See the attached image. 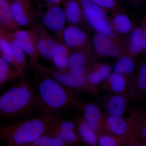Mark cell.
I'll list each match as a JSON object with an SVG mask.
<instances>
[{"mask_svg": "<svg viewBox=\"0 0 146 146\" xmlns=\"http://www.w3.org/2000/svg\"><path fill=\"white\" fill-rule=\"evenodd\" d=\"M60 119L53 115L43 114L38 117L0 125V141L10 146H26L47 133Z\"/></svg>", "mask_w": 146, "mask_h": 146, "instance_id": "cell-1", "label": "cell"}, {"mask_svg": "<svg viewBox=\"0 0 146 146\" xmlns=\"http://www.w3.org/2000/svg\"><path fill=\"white\" fill-rule=\"evenodd\" d=\"M39 109L37 93L25 78L20 80L0 96V116L13 119L28 115Z\"/></svg>", "mask_w": 146, "mask_h": 146, "instance_id": "cell-2", "label": "cell"}, {"mask_svg": "<svg viewBox=\"0 0 146 146\" xmlns=\"http://www.w3.org/2000/svg\"><path fill=\"white\" fill-rule=\"evenodd\" d=\"M37 86L39 108L43 114L53 115L72 106H78L74 93L51 78L42 76Z\"/></svg>", "mask_w": 146, "mask_h": 146, "instance_id": "cell-3", "label": "cell"}, {"mask_svg": "<svg viewBox=\"0 0 146 146\" xmlns=\"http://www.w3.org/2000/svg\"><path fill=\"white\" fill-rule=\"evenodd\" d=\"M36 72L42 76L51 78L74 93L83 92L89 94H96V86L91 85L86 76L74 74L68 70L62 71L52 67H46L38 63L33 66Z\"/></svg>", "mask_w": 146, "mask_h": 146, "instance_id": "cell-4", "label": "cell"}, {"mask_svg": "<svg viewBox=\"0 0 146 146\" xmlns=\"http://www.w3.org/2000/svg\"><path fill=\"white\" fill-rule=\"evenodd\" d=\"M137 123V117L134 111L129 117L104 115L102 134L108 133L127 136L138 140L136 134Z\"/></svg>", "mask_w": 146, "mask_h": 146, "instance_id": "cell-5", "label": "cell"}, {"mask_svg": "<svg viewBox=\"0 0 146 146\" xmlns=\"http://www.w3.org/2000/svg\"><path fill=\"white\" fill-rule=\"evenodd\" d=\"M33 27L37 33L36 48L39 54L46 59L51 60L55 54L64 48L65 46L50 36L43 25L35 23Z\"/></svg>", "mask_w": 146, "mask_h": 146, "instance_id": "cell-6", "label": "cell"}, {"mask_svg": "<svg viewBox=\"0 0 146 146\" xmlns=\"http://www.w3.org/2000/svg\"><path fill=\"white\" fill-rule=\"evenodd\" d=\"M14 41L30 58L33 66L39 63V54L36 48L37 33L34 29L30 30L18 29L11 32Z\"/></svg>", "mask_w": 146, "mask_h": 146, "instance_id": "cell-7", "label": "cell"}, {"mask_svg": "<svg viewBox=\"0 0 146 146\" xmlns=\"http://www.w3.org/2000/svg\"><path fill=\"white\" fill-rule=\"evenodd\" d=\"M13 19L19 27H33L35 10L31 0H9Z\"/></svg>", "mask_w": 146, "mask_h": 146, "instance_id": "cell-8", "label": "cell"}, {"mask_svg": "<svg viewBox=\"0 0 146 146\" xmlns=\"http://www.w3.org/2000/svg\"><path fill=\"white\" fill-rule=\"evenodd\" d=\"M66 21L64 10L58 5L50 6L42 17L45 28L59 34L63 31Z\"/></svg>", "mask_w": 146, "mask_h": 146, "instance_id": "cell-9", "label": "cell"}, {"mask_svg": "<svg viewBox=\"0 0 146 146\" xmlns=\"http://www.w3.org/2000/svg\"><path fill=\"white\" fill-rule=\"evenodd\" d=\"M84 119L96 134L98 138L102 134L104 115L99 107L93 103L85 104L82 108Z\"/></svg>", "mask_w": 146, "mask_h": 146, "instance_id": "cell-10", "label": "cell"}, {"mask_svg": "<svg viewBox=\"0 0 146 146\" xmlns=\"http://www.w3.org/2000/svg\"><path fill=\"white\" fill-rule=\"evenodd\" d=\"M128 96L113 94L104 99V106L109 116L123 117L127 108Z\"/></svg>", "mask_w": 146, "mask_h": 146, "instance_id": "cell-11", "label": "cell"}, {"mask_svg": "<svg viewBox=\"0 0 146 146\" xmlns=\"http://www.w3.org/2000/svg\"><path fill=\"white\" fill-rule=\"evenodd\" d=\"M100 84L102 88L105 91L113 94H121L128 96L127 92V80L120 74L115 72L110 74Z\"/></svg>", "mask_w": 146, "mask_h": 146, "instance_id": "cell-12", "label": "cell"}, {"mask_svg": "<svg viewBox=\"0 0 146 146\" xmlns=\"http://www.w3.org/2000/svg\"><path fill=\"white\" fill-rule=\"evenodd\" d=\"M93 42L95 49L100 55L116 57L120 54L119 49L108 36L100 33L94 36Z\"/></svg>", "mask_w": 146, "mask_h": 146, "instance_id": "cell-13", "label": "cell"}, {"mask_svg": "<svg viewBox=\"0 0 146 146\" xmlns=\"http://www.w3.org/2000/svg\"><path fill=\"white\" fill-rule=\"evenodd\" d=\"M19 28L13 19L9 0H0V28L13 32Z\"/></svg>", "mask_w": 146, "mask_h": 146, "instance_id": "cell-14", "label": "cell"}, {"mask_svg": "<svg viewBox=\"0 0 146 146\" xmlns=\"http://www.w3.org/2000/svg\"><path fill=\"white\" fill-rule=\"evenodd\" d=\"M4 32L12 50L13 58V68L21 72L24 73L27 65L25 53L14 41L11 35V32L4 30Z\"/></svg>", "mask_w": 146, "mask_h": 146, "instance_id": "cell-15", "label": "cell"}, {"mask_svg": "<svg viewBox=\"0 0 146 146\" xmlns=\"http://www.w3.org/2000/svg\"><path fill=\"white\" fill-rule=\"evenodd\" d=\"M98 142L101 146H136L140 145L137 139L127 136H117L104 133L99 137Z\"/></svg>", "mask_w": 146, "mask_h": 146, "instance_id": "cell-16", "label": "cell"}, {"mask_svg": "<svg viewBox=\"0 0 146 146\" xmlns=\"http://www.w3.org/2000/svg\"><path fill=\"white\" fill-rule=\"evenodd\" d=\"M63 41L68 46L76 48L85 42L86 35L85 33L77 27L70 26L62 31Z\"/></svg>", "mask_w": 146, "mask_h": 146, "instance_id": "cell-17", "label": "cell"}, {"mask_svg": "<svg viewBox=\"0 0 146 146\" xmlns=\"http://www.w3.org/2000/svg\"><path fill=\"white\" fill-rule=\"evenodd\" d=\"M75 123L80 139L90 145H96L98 138L84 118L80 117L77 118Z\"/></svg>", "mask_w": 146, "mask_h": 146, "instance_id": "cell-18", "label": "cell"}, {"mask_svg": "<svg viewBox=\"0 0 146 146\" xmlns=\"http://www.w3.org/2000/svg\"><path fill=\"white\" fill-rule=\"evenodd\" d=\"M25 78L24 73L14 69L0 54V88L15 79Z\"/></svg>", "mask_w": 146, "mask_h": 146, "instance_id": "cell-19", "label": "cell"}, {"mask_svg": "<svg viewBox=\"0 0 146 146\" xmlns=\"http://www.w3.org/2000/svg\"><path fill=\"white\" fill-rule=\"evenodd\" d=\"M86 56L83 53H73L68 58V71L76 75L86 76Z\"/></svg>", "mask_w": 146, "mask_h": 146, "instance_id": "cell-20", "label": "cell"}, {"mask_svg": "<svg viewBox=\"0 0 146 146\" xmlns=\"http://www.w3.org/2000/svg\"><path fill=\"white\" fill-rule=\"evenodd\" d=\"M64 5L66 20L70 23H78L81 18V6L78 0H66Z\"/></svg>", "mask_w": 146, "mask_h": 146, "instance_id": "cell-21", "label": "cell"}, {"mask_svg": "<svg viewBox=\"0 0 146 146\" xmlns=\"http://www.w3.org/2000/svg\"><path fill=\"white\" fill-rule=\"evenodd\" d=\"M111 72V69L109 65L102 64L96 66L86 76L89 83L96 86L105 80Z\"/></svg>", "mask_w": 146, "mask_h": 146, "instance_id": "cell-22", "label": "cell"}, {"mask_svg": "<svg viewBox=\"0 0 146 146\" xmlns=\"http://www.w3.org/2000/svg\"><path fill=\"white\" fill-rule=\"evenodd\" d=\"M85 17L91 26L100 34L110 36L113 35V30L110 24L105 18L91 15L84 11Z\"/></svg>", "mask_w": 146, "mask_h": 146, "instance_id": "cell-23", "label": "cell"}, {"mask_svg": "<svg viewBox=\"0 0 146 146\" xmlns=\"http://www.w3.org/2000/svg\"><path fill=\"white\" fill-rule=\"evenodd\" d=\"M131 83H129L131 84ZM133 84L131 85V86H129V94L131 96L133 93L135 89L134 94L132 97H134L138 94L141 95L142 94H145L146 90V65L143 64L140 67L139 70L138 76L136 80V82H133Z\"/></svg>", "mask_w": 146, "mask_h": 146, "instance_id": "cell-24", "label": "cell"}, {"mask_svg": "<svg viewBox=\"0 0 146 146\" xmlns=\"http://www.w3.org/2000/svg\"><path fill=\"white\" fill-rule=\"evenodd\" d=\"M134 69V62L128 56L121 58L116 62L114 67V72L120 74L125 78L126 76L133 72Z\"/></svg>", "mask_w": 146, "mask_h": 146, "instance_id": "cell-25", "label": "cell"}, {"mask_svg": "<svg viewBox=\"0 0 146 146\" xmlns=\"http://www.w3.org/2000/svg\"><path fill=\"white\" fill-rule=\"evenodd\" d=\"M47 133L59 138L68 145H73L78 143L80 138L75 131L57 130L49 131Z\"/></svg>", "mask_w": 146, "mask_h": 146, "instance_id": "cell-26", "label": "cell"}, {"mask_svg": "<svg viewBox=\"0 0 146 146\" xmlns=\"http://www.w3.org/2000/svg\"><path fill=\"white\" fill-rule=\"evenodd\" d=\"M0 54L13 68V58L12 50L4 34V30L1 28H0Z\"/></svg>", "mask_w": 146, "mask_h": 146, "instance_id": "cell-27", "label": "cell"}, {"mask_svg": "<svg viewBox=\"0 0 146 146\" xmlns=\"http://www.w3.org/2000/svg\"><path fill=\"white\" fill-rule=\"evenodd\" d=\"M67 144L59 138L45 133L26 146H64Z\"/></svg>", "mask_w": 146, "mask_h": 146, "instance_id": "cell-28", "label": "cell"}, {"mask_svg": "<svg viewBox=\"0 0 146 146\" xmlns=\"http://www.w3.org/2000/svg\"><path fill=\"white\" fill-rule=\"evenodd\" d=\"M80 6L86 11L93 16L105 18L106 13L103 8L95 3L91 0H78Z\"/></svg>", "mask_w": 146, "mask_h": 146, "instance_id": "cell-29", "label": "cell"}, {"mask_svg": "<svg viewBox=\"0 0 146 146\" xmlns=\"http://www.w3.org/2000/svg\"><path fill=\"white\" fill-rule=\"evenodd\" d=\"M113 25L116 31L121 33L129 32L132 28L130 19L125 15H119L114 18Z\"/></svg>", "mask_w": 146, "mask_h": 146, "instance_id": "cell-30", "label": "cell"}, {"mask_svg": "<svg viewBox=\"0 0 146 146\" xmlns=\"http://www.w3.org/2000/svg\"><path fill=\"white\" fill-rule=\"evenodd\" d=\"M68 50L65 46L62 51L55 54L51 60L57 69L60 70L66 71V69L68 68Z\"/></svg>", "mask_w": 146, "mask_h": 146, "instance_id": "cell-31", "label": "cell"}, {"mask_svg": "<svg viewBox=\"0 0 146 146\" xmlns=\"http://www.w3.org/2000/svg\"><path fill=\"white\" fill-rule=\"evenodd\" d=\"M142 31L141 29H136L132 33L131 38V48L132 52L139 53L143 48L142 43Z\"/></svg>", "mask_w": 146, "mask_h": 146, "instance_id": "cell-32", "label": "cell"}, {"mask_svg": "<svg viewBox=\"0 0 146 146\" xmlns=\"http://www.w3.org/2000/svg\"><path fill=\"white\" fill-rule=\"evenodd\" d=\"M76 129V123L69 120H58L55 123L48 131L57 130L75 131Z\"/></svg>", "mask_w": 146, "mask_h": 146, "instance_id": "cell-33", "label": "cell"}, {"mask_svg": "<svg viewBox=\"0 0 146 146\" xmlns=\"http://www.w3.org/2000/svg\"><path fill=\"white\" fill-rule=\"evenodd\" d=\"M102 8L112 9L117 8L118 4L115 0H91Z\"/></svg>", "mask_w": 146, "mask_h": 146, "instance_id": "cell-34", "label": "cell"}, {"mask_svg": "<svg viewBox=\"0 0 146 146\" xmlns=\"http://www.w3.org/2000/svg\"><path fill=\"white\" fill-rule=\"evenodd\" d=\"M63 0H44L46 3L50 6L58 5Z\"/></svg>", "mask_w": 146, "mask_h": 146, "instance_id": "cell-35", "label": "cell"}, {"mask_svg": "<svg viewBox=\"0 0 146 146\" xmlns=\"http://www.w3.org/2000/svg\"><path fill=\"white\" fill-rule=\"evenodd\" d=\"M146 29L144 30L143 32H142V43L143 48L146 50Z\"/></svg>", "mask_w": 146, "mask_h": 146, "instance_id": "cell-36", "label": "cell"}, {"mask_svg": "<svg viewBox=\"0 0 146 146\" xmlns=\"http://www.w3.org/2000/svg\"><path fill=\"white\" fill-rule=\"evenodd\" d=\"M141 1V0H133L135 2H138V1Z\"/></svg>", "mask_w": 146, "mask_h": 146, "instance_id": "cell-37", "label": "cell"}]
</instances>
